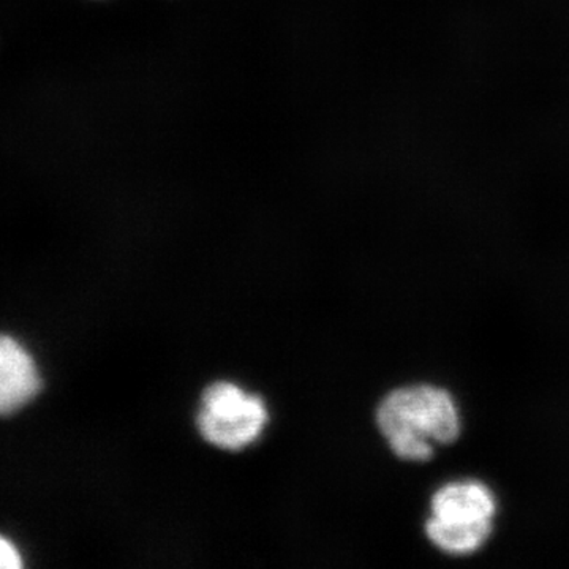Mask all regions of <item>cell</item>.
I'll return each mask as SVG.
<instances>
[{"instance_id":"obj_1","label":"cell","mask_w":569,"mask_h":569,"mask_svg":"<svg viewBox=\"0 0 569 569\" xmlns=\"http://www.w3.org/2000/svg\"><path fill=\"white\" fill-rule=\"evenodd\" d=\"M377 422L397 458L408 462H426L436 445L455 443L462 432L455 399L432 385L389 392L378 407Z\"/></svg>"},{"instance_id":"obj_2","label":"cell","mask_w":569,"mask_h":569,"mask_svg":"<svg viewBox=\"0 0 569 569\" xmlns=\"http://www.w3.org/2000/svg\"><path fill=\"white\" fill-rule=\"evenodd\" d=\"M497 503L492 490L478 481L449 482L430 503L426 535L449 556H470L488 542Z\"/></svg>"},{"instance_id":"obj_3","label":"cell","mask_w":569,"mask_h":569,"mask_svg":"<svg viewBox=\"0 0 569 569\" xmlns=\"http://www.w3.org/2000/svg\"><path fill=\"white\" fill-rule=\"evenodd\" d=\"M266 422L268 410L260 397L227 381L206 389L198 427L213 447L228 451L244 449L263 433Z\"/></svg>"},{"instance_id":"obj_4","label":"cell","mask_w":569,"mask_h":569,"mask_svg":"<svg viewBox=\"0 0 569 569\" xmlns=\"http://www.w3.org/2000/svg\"><path fill=\"white\" fill-rule=\"evenodd\" d=\"M40 389L41 378L32 356L13 337L0 335V417L28 406Z\"/></svg>"},{"instance_id":"obj_5","label":"cell","mask_w":569,"mask_h":569,"mask_svg":"<svg viewBox=\"0 0 569 569\" xmlns=\"http://www.w3.org/2000/svg\"><path fill=\"white\" fill-rule=\"evenodd\" d=\"M21 567L20 552L10 541L0 537V569H20Z\"/></svg>"}]
</instances>
